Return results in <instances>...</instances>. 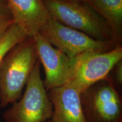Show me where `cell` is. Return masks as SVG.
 Masks as SVG:
<instances>
[{
	"label": "cell",
	"mask_w": 122,
	"mask_h": 122,
	"mask_svg": "<svg viewBox=\"0 0 122 122\" xmlns=\"http://www.w3.org/2000/svg\"><path fill=\"white\" fill-rule=\"evenodd\" d=\"M37 59L33 37L24 39L6 55L0 63L1 107L21 98Z\"/></svg>",
	"instance_id": "obj_1"
},
{
	"label": "cell",
	"mask_w": 122,
	"mask_h": 122,
	"mask_svg": "<svg viewBox=\"0 0 122 122\" xmlns=\"http://www.w3.org/2000/svg\"><path fill=\"white\" fill-rule=\"evenodd\" d=\"M49 13L63 25L75 29L101 41H117L106 21L88 5L82 1L42 0Z\"/></svg>",
	"instance_id": "obj_2"
},
{
	"label": "cell",
	"mask_w": 122,
	"mask_h": 122,
	"mask_svg": "<svg viewBox=\"0 0 122 122\" xmlns=\"http://www.w3.org/2000/svg\"><path fill=\"white\" fill-rule=\"evenodd\" d=\"M3 115L5 122H46L53 114V105L42 80L40 62L35 64L24 94Z\"/></svg>",
	"instance_id": "obj_3"
},
{
	"label": "cell",
	"mask_w": 122,
	"mask_h": 122,
	"mask_svg": "<svg viewBox=\"0 0 122 122\" xmlns=\"http://www.w3.org/2000/svg\"><path fill=\"white\" fill-rule=\"evenodd\" d=\"M86 122H122V100L109 75L80 92Z\"/></svg>",
	"instance_id": "obj_4"
},
{
	"label": "cell",
	"mask_w": 122,
	"mask_h": 122,
	"mask_svg": "<svg viewBox=\"0 0 122 122\" xmlns=\"http://www.w3.org/2000/svg\"><path fill=\"white\" fill-rule=\"evenodd\" d=\"M39 32L53 46L72 59L86 53L106 52L118 45L114 42L94 39L82 32L63 25L51 16Z\"/></svg>",
	"instance_id": "obj_5"
},
{
	"label": "cell",
	"mask_w": 122,
	"mask_h": 122,
	"mask_svg": "<svg viewBox=\"0 0 122 122\" xmlns=\"http://www.w3.org/2000/svg\"><path fill=\"white\" fill-rule=\"evenodd\" d=\"M122 59V48L117 45L110 51L89 53L72 59V74L67 84L81 92L92 85L106 78Z\"/></svg>",
	"instance_id": "obj_6"
},
{
	"label": "cell",
	"mask_w": 122,
	"mask_h": 122,
	"mask_svg": "<svg viewBox=\"0 0 122 122\" xmlns=\"http://www.w3.org/2000/svg\"><path fill=\"white\" fill-rule=\"evenodd\" d=\"M37 59L45 71L44 84L47 91L66 84L72 74V59L53 46L40 33L34 36Z\"/></svg>",
	"instance_id": "obj_7"
},
{
	"label": "cell",
	"mask_w": 122,
	"mask_h": 122,
	"mask_svg": "<svg viewBox=\"0 0 122 122\" xmlns=\"http://www.w3.org/2000/svg\"><path fill=\"white\" fill-rule=\"evenodd\" d=\"M13 21L34 37L51 18L42 0H5Z\"/></svg>",
	"instance_id": "obj_8"
},
{
	"label": "cell",
	"mask_w": 122,
	"mask_h": 122,
	"mask_svg": "<svg viewBox=\"0 0 122 122\" xmlns=\"http://www.w3.org/2000/svg\"><path fill=\"white\" fill-rule=\"evenodd\" d=\"M53 105L49 122H86L82 110L80 92L69 84L48 91Z\"/></svg>",
	"instance_id": "obj_9"
},
{
	"label": "cell",
	"mask_w": 122,
	"mask_h": 122,
	"mask_svg": "<svg viewBox=\"0 0 122 122\" xmlns=\"http://www.w3.org/2000/svg\"><path fill=\"white\" fill-rule=\"evenodd\" d=\"M106 21L120 45L122 36V0H81Z\"/></svg>",
	"instance_id": "obj_10"
},
{
	"label": "cell",
	"mask_w": 122,
	"mask_h": 122,
	"mask_svg": "<svg viewBox=\"0 0 122 122\" xmlns=\"http://www.w3.org/2000/svg\"><path fill=\"white\" fill-rule=\"evenodd\" d=\"M28 37L26 32L13 22L4 37L0 40V63L13 47Z\"/></svg>",
	"instance_id": "obj_11"
},
{
	"label": "cell",
	"mask_w": 122,
	"mask_h": 122,
	"mask_svg": "<svg viewBox=\"0 0 122 122\" xmlns=\"http://www.w3.org/2000/svg\"><path fill=\"white\" fill-rule=\"evenodd\" d=\"M112 70H114V77L111 78L117 88V86L120 88L122 85V59L116 64Z\"/></svg>",
	"instance_id": "obj_12"
},
{
	"label": "cell",
	"mask_w": 122,
	"mask_h": 122,
	"mask_svg": "<svg viewBox=\"0 0 122 122\" xmlns=\"http://www.w3.org/2000/svg\"><path fill=\"white\" fill-rule=\"evenodd\" d=\"M5 21H13V18L5 0H0V22Z\"/></svg>",
	"instance_id": "obj_13"
},
{
	"label": "cell",
	"mask_w": 122,
	"mask_h": 122,
	"mask_svg": "<svg viewBox=\"0 0 122 122\" xmlns=\"http://www.w3.org/2000/svg\"><path fill=\"white\" fill-rule=\"evenodd\" d=\"M13 21H5L0 22V40L4 37L10 25L13 24Z\"/></svg>",
	"instance_id": "obj_14"
},
{
	"label": "cell",
	"mask_w": 122,
	"mask_h": 122,
	"mask_svg": "<svg viewBox=\"0 0 122 122\" xmlns=\"http://www.w3.org/2000/svg\"><path fill=\"white\" fill-rule=\"evenodd\" d=\"M61 1H73V2H77V1H80L81 0H61Z\"/></svg>",
	"instance_id": "obj_15"
},
{
	"label": "cell",
	"mask_w": 122,
	"mask_h": 122,
	"mask_svg": "<svg viewBox=\"0 0 122 122\" xmlns=\"http://www.w3.org/2000/svg\"><path fill=\"white\" fill-rule=\"evenodd\" d=\"M49 122V120H48V122Z\"/></svg>",
	"instance_id": "obj_16"
}]
</instances>
